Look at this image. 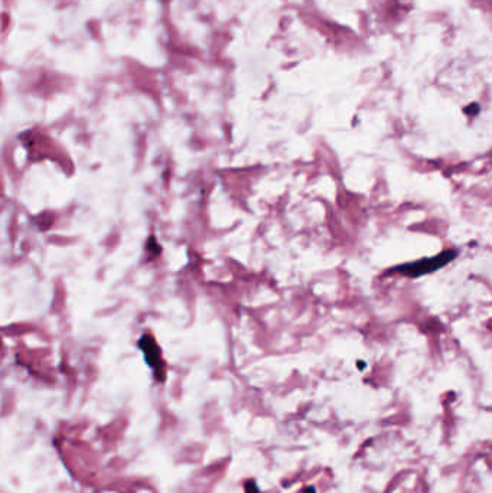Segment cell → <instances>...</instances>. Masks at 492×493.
Wrapping results in <instances>:
<instances>
[{
    "mask_svg": "<svg viewBox=\"0 0 492 493\" xmlns=\"http://www.w3.org/2000/svg\"><path fill=\"white\" fill-rule=\"evenodd\" d=\"M251 488H253V491H251V492H250V491H247V493H261L259 491V488H257V485H256L253 480H251Z\"/></svg>",
    "mask_w": 492,
    "mask_h": 493,
    "instance_id": "6da1fadb",
    "label": "cell"
}]
</instances>
